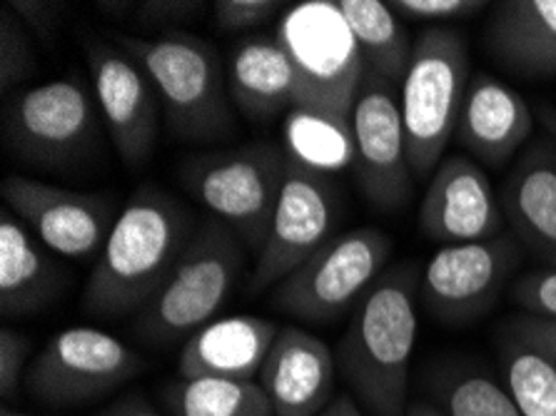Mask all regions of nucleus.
<instances>
[{
    "label": "nucleus",
    "instance_id": "39",
    "mask_svg": "<svg viewBox=\"0 0 556 416\" xmlns=\"http://www.w3.org/2000/svg\"><path fill=\"white\" fill-rule=\"evenodd\" d=\"M534 115H536L539 125L544 127V135L554 142V148H556V108L549 103H539Z\"/></svg>",
    "mask_w": 556,
    "mask_h": 416
},
{
    "label": "nucleus",
    "instance_id": "4",
    "mask_svg": "<svg viewBox=\"0 0 556 416\" xmlns=\"http://www.w3.org/2000/svg\"><path fill=\"white\" fill-rule=\"evenodd\" d=\"M469 80L467 38L457 28L432 25L419 33L400 85L407 157L419 180L434 175L457 133Z\"/></svg>",
    "mask_w": 556,
    "mask_h": 416
},
{
    "label": "nucleus",
    "instance_id": "35",
    "mask_svg": "<svg viewBox=\"0 0 556 416\" xmlns=\"http://www.w3.org/2000/svg\"><path fill=\"white\" fill-rule=\"evenodd\" d=\"M514 332L521 335L527 342L539 346L549 360L556 364V322L554 319H542V317H529V314H521V317H514L509 322Z\"/></svg>",
    "mask_w": 556,
    "mask_h": 416
},
{
    "label": "nucleus",
    "instance_id": "29",
    "mask_svg": "<svg viewBox=\"0 0 556 416\" xmlns=\"http://www.w3.org/2000/svg\"><path fill=\"white\" fill-rule=\"evenodd\" d=\"M36 71L38 61L23 21L11 11V5H3L0 8V88L11 92Z\"/></svg>",
    "mask_w": 556,
    "mask_h": 416
},
{
    "label": "nucleus",
    "instance_id": "33",
    "mask_svg": "<svg viewBox=\"0 0 556 416\" xmlns=\"http://www.w3.org/2000/svg\"><path fill=\"white\" fill-rule=\"evenodd\" d=\"M390 8L404 21H419L432 28V25L469 18L482 8H490V3L484 0H392Z\"/></svg>",
    "mask_w": 556,
    "mask_h": 416
},
{
    "label": "nucleus",
    "instance_id": "32",
    "mask_svg": "<svg viewBox=\"0 0 556 416\" xmlns=\"http://www.w3.org/2000/svg\"><path fill=\"white\" fill-rule=\"evenodd\" d=\"M213 21L225 33H240L260 28L288 11V5L277 3V0H215Z\"/></svg>",
    "mask_w": 556,
    "mask_h": 416
},
{
    "label": "nucleus",
    "instance_id": "25",
    "mask_svg": "<svg viewBox=\"0 0 556 416\" xmlns=\"http://www.w3.org/2000/svg\"><path fill=\"white\" fill-rule=\"evenodd\" d=\"M285 155L312 173L332 177L355 167V138L352 125L315 110L292 108L282 127Z\"/></svg>",
    "mask_w": 556,
    "mask_h": 416
},
{
    "label": "nucleus",
    "instance_id": "10",
    "mask_svg": "<svg viewBox=\"0 0 556 416\" xmlns=\"http://www.w3.org/2000/svg\"><path fill=\"white\" fill-rule=\"evenodd\" d=\"M146 367L148 362L117 337L71 327L48 339L30 362L25 387L48 406H75L115 392Z\"/></svg>",
    "mask_w": 556,
    "mask_h": 416
},
{
    "label": "nucleus",
    "instance_id": "23",
    "mask_svg": "<svg viewBox=\"0 0 556 416\" xmlns=\"http://www.w3.org/2000/svg\"><path fill=\"white\" fill-rule=\"evenodd\" d=\"M65 272L30 227L3 207L0 212V307L5 317L43 310L63 292Z\"/></svg>",
    "mask_w": 556,
    "mask_h": 416
},
{
    "label": "nucleus",
    "instance_id": "18",
    "mask_svg": "<svg viewBox=\"0 0 556 416\" xmlns=\"http://www.w3.org/2000/svg\"><path fill=\"white\" fill-rule=\"evenodd\" d=\"M536 115L525 98L490 73L471 75L462 103L457 140L471 157L500 169L527 146Z\"/></svg>",
    "mask_w": 556,
    "mask_h": 416
},
{
    "label": "nucleus",
    "instance_id": "13",
    "mask_svg": "<svg viewBox=\"0 0 556 416\" xmlns=\"http://www.w3.org/2000/svg\"><path fill=\"white\" fill-rule=\"evenodd\" d=\"M337 194L332 177L288 160L267 240L252 269V292H265L300 269L334 237Z\"/></svg>",
    "mask_w": 556,
    "mask_h": 416
},
{
    "label": "nucleus",
    "instance_id": "22",
    "mask_svg": "<svg viewBox=\"0 0 556 416\" xmlns=\"http://www.w3.org/2000/svg\"><path fill=\"white\" fill-rule=\"evenodd\" d=\"M496 63L521 78H556V0H502L484 28Z\"/></svg>",
    "mask_w": 556,
    "mask_h": 416
},
{
    "label": "nucleus",
    "instance_id": "19",
    "mask_svg": "<svg viewBox=\"0 0 556 416\" xmlns=\"http://www.w3.org/2000/svg\"><path fill=\"white\" fill-rule=\"evenodd\" d=\"M500 200L521 248L556 267V148L546 135L514 160Z\"/></svg>",
    "mask_w": 556,
    "mask_h": 416
},
{
    "label": "nucleus",
    "instance_id": "17",
    "mask_svg": "<svg viewBox=\"0 0 556 416\" xmlns=\"http://www.w3.org/2000/svg\"><path fill=\"white\" fill-rule=\"evenodd\" d=\"M334 352L307 329L285 325L260 369L275 416H317L334 399Z\"/></svg>",
    "mask_w": 556,
    "mask_h": 416
},
{
    "label": "nucleus",
    "instance_id": "27",
    "mask_svg": "<svg viewBox=\"0 0 556 416\" xmlns=\"http://www.w3.org/2000/svg\"><path fill=\"white\" fill-rule=\"evenodd\" d=\"M504 387L521 416H556V364L507 325L500 335Z\"/></svg>",
    "mask_w": 556,
    "mask_h": 416
},
{
    "label": "nucleus",
    "instance_id": "3",
    "mask_svg": "<svg viewBox=\"0 0 556 416\" xmlns=\"http://www.w3.org/2000/svg\"><path fill=\"white\" fill-rule=\"evenodd\" d=\"M117 46L153 80L167 127L178 138L202 142L232 133L227 73L207 40L175 30L153 38L117 36Z\"/></svg>",
    "mask_w": 556,
    "mask_h": 416
},
{
    "label": "nucleus",
    "instance_id": "21",
    "mask_svg": "<svg viewBox=\"0 0 556 416\" xmlns=\"http://www.w3.org/2000/svg\"><path fill=\"white\" fill-rule=\"evenodd\" d=\"M225 73L232 105L248 121L265 123L294 108L298 73L275 36L255 33L235 42Z\"/></svg>",
    "mask_w": 556,
    "mask_h": 416
},
{
    "label": "nucleus",
    "instance_id": "41",
    "mask_svg": "<svg viewBox=\"0 0 556 416\" xmlns=\"http://www.w3.org/2000/svg\"><path fill=\"white\" fill-rule=\"evenodd\" d=\"M0 416H28V414H21V412H13V409H8V406H3V412H0Z\"/></svg>",
    "mask_w": 556,
    "mask_h": 416
},
{
    "label": "nucleus",
    "instance_id": "26",
    "mask_svg": "<svg viewBox=\"0 0 556 416\" xmlns=\"http://www.w3.org/2000/svg\"><path fill=\"white\" fill-rule=\"evenodd\" d=\"M170 416H275L260 381L178 379L163 389Z\"/></svg>",
    "mask_w": 556,
    "mask_h": 416
},
{
    "label": "nucleus",
    "instance_id": "20",
    "mask_svg": "<svg viewBox=\"0 0 556 416\" xmlns=\"http://www.w3.org/2000/svg\"><path fill=\"white\" fill-rule=\"evenodd\" d=\"M280 329L273 319L255 314L213 319L185 342L178 375L180 379L255 381Z\"/></svg>",
    "mask_w": 556,
    "mask_h": 416
},
{
    "label": "nucleus",
    "instance_id": "9",
    "mask_svg": "<svg viewBox=\"0 0 556 416\" xmlns=\"http://www.w3.org/2000/svg\"><path fill=\"white\" fill-rule=\"evenodd\" d=\"M100 123L96 92L80 75L15 92L3 121L13 155L50 169L80 163L98 142Z\"/></svg>",
    "mask_w": 556,
    "mask_h": 416
},
{
    "label": "nucleus",
    "instance_id": "8",
    "mask_svg": "<svg viewBox=\"0 0 556 416\" xmlns=\"http://www.w3.org/2000/svg\"><path fill=\"white\" fill-rule=\"evenodd\" d=\"M390 254L392 240L379 229H348L282 279L269 302L305 325H332L348 312H355L362 297L387 272Z\"/></svg>",
    "mask_w": 556,
    "mask_h": 416
},
{
    "label": "nucleus",
    "instance_id": "34",
    "mask_svg": "<svg viewBox=\"0 0 556 416\" xmlns=\"http://www.w3.org/2000/svg\"><path fill=\"white\" fill-rule=\"evenodd\" d=\"M30 339L11 327L0 329V394L8 399L18 396L23 375H28Z\"/></svg>",
    "mask_w": 556,
    "mask_h": 416
},
{
    "label": "nucleus",
    "instance_id": "12",
    "mask_svg": "<svg viewBox=\"0 0 556 416\" xmlns=\"http://www.w3.org/2000/svg\"><path fill=\"white\" fill-rule=\"evenodd\" d=\"M350 125L355 138V175L365 200L379 212L407 207L415 175L407 157L397 85L365 71Z\"/></svg>",
    "mask_w": 556,
    "mask_h": 416
},
{
    "label": "nucleus",
    "instance_id": "38",
    "mask_svg": "<svg viewBox=\"0 0 556 416\" xmlns=\"http://www.w3.org/2000/svg\"><path fill=\"white\" fill-rule=\"evenodd\" d=\"M317 416H365V412L350 394H337Z\"/></svg>",
    "mask_w": 556,
    "mask_h": 416
},
{
    "label": "nucleus",
    "instance_id": "7",
    "mask_svg": "<svg viewBox=\"0 0 556 416\" xmlns=\"http://www.w3.org/2000/svg\"><path fill=\"white\" fill-rule=\"evenodd\" d=\"M288 155L273 142H252L235 150L192 157L180 169V182L242 244L260 252L280 200Z\"/></svg>",
    "mask_w": 556,
    "mask_h": 416
},
{
    "label": "nucleus",
    "instance_id": "14",
    "mask_svg": "<svg viewBox=\"0 0 556 416\" xmlns=\"http://www.w3.org/2000/svg\"><path fill=\"white\" fill-rule=\"evenodd\" d=\"M86 58L90 88L117 155L130 169H140L153 155L160 135L163 103L155 85L117 42L90 40Z\"/></svg>",
    "mask_w": 556,
    "mask_h": 416
},
{
    "label": "nucleus",
    "instance_id": "16",
    "mask_svg": "<svg viewBox=\"0 0 556 416\" xmlns=\"http://www.w3.org/2000/svg\"><path fill=\"white\" fill-rule=\"evenodd\" d=\"M419 227L444 248L484 242L507 232L500 194L477 160L467 155L442 160L419 205Z\"/></svg>",
    "mask_w": 556,
    "mask_h": 416
},
{
    "label": "nucleus",
    "instance_id": "28",
    "mask_svg": "<svg viewBox=\"0 0 556 416\" xmlns=\"http://www.w3.org/2000/svg\"><path fill=\"white\" fill-rule=\"evenodd\" d=\"M446 416H521L507 387L477 369H446L437 379Z\"/></svg>",
    "mask_w": 556,
    "mask_h": 416
},
{
    "label": "nucleus",
    "instance_id": "24",
    "mask_svg": "<svg viewBox=\"0 0 556 416\" xmlns=\"http://www.w3.org/2000/svg\"><path fill=\"white\" fill-rule=\"evenodd\" d=\"M362 53L365 71L392 85H402L415 42L390 3L382 0H337Z\"/></svg>",
    "mask_w": 556,
    "mask_h": 416
},
{
    "label": "nucleus",
    "instance_id": "5",
    "mask_svg": "<svg viewBox=\"0 0 556 416\" xmlns=\"http://www.w3.org/2000/svg\"><path fill=\"white\" fill-rule=\"evenodd\" d=\"M245 252L238 235L220 219L202 223L192 232L170 277L140 310V337L153 344H170L200 332L238 287Z\"/></svg>",
    "mask_w": 556,
    "mask_h": 416
},
{
    "label": "nucleus",
    "instance_id": "2",
    "mask_svg": "<svg viewBox=\"0 0 556 416\" xmlns=\"http://www.w3.org/2000/svg\"><path fill=\"white\" fill-rule=\"evenodd\" d=\"M195 232L192 215L173 194L142 185L135 190L98 254L83 310L96 317H125L153 300Z\"/></svg>",
    "mask_w": 556,
    "mask_h": 416
},
{
    "label": "nucleus",
    "instance_id": "36",
    "mask_svg": "<svg viewBox=\"0 0 556 416\" xmlns=\"http://www.w3.org/2000/svg\"><path fill=\"white\" fill-rule=\"evenodd\" d=\"M11 11L18 15L23 25H30L38 38H48L50 33L58 28V18H61L63 5L58 3H28V0H15L11 3Z\"/></svg>",
    "mask_w": 556,
    "mask_h": 416
},
{
    "label": "nucleus",
    "instance_id": "6",
    "mask_svg": "<svg viewBox=\"0 0 556 416\" xmlns=\"http://www.w3.org/2000/svg\"><path fill=\"white\" fill-rule=\"evenodd\" d=\"M298 73L294 108L350 121L365 63L337 0H302L288 5L275 28Z\"/></svg>",
    "mask_w": 556,
    "mask_h": 416
},
{
    "label": "nucleus",
    "instance_id": "30",
    "mask_svg": "<svg viewBox=\"0 0 556 416\" xmlns=\"http://www.w3.org/2000/svg\"><path fill=\"white\" fill-rule=\"evenodd\" d=\"M509 297L529 317L556 322V267L532 269L509 285Z\"/></svg>",
    "mask_w": 556,
    "mask_h": 416
},
{
    "label": "nucleus",
    "instance_id": "37",
    "mask_svg": "<svg viewBox=\"0 0 556 416\" xmlns=\"http://www.w3.org/2000/svg\"><path fill=\"white\" fill-rule=\"evenodd\" d=\"M98 416H163L153 404L146 402V399L138 394H130L108 406V409L100 412Z\"/></svg>",
    "mask_w": 556,
    "mask_h": 416
},
{
    "label": "nucleus",
    "instance_id": "31",
    "mask_svg": "<svg viewBox=\"0 0 556 416\" xmlns=\"http://www.w3.org/2000/svg\"><path fill=\"white\" fill-rule=\"evenodd\" d=\"M207 3L200 0H146V3L132 5V18L140 28L155 30V36L175 33L188 25L205 11Z\"/></svg>",
    "mask_w": 556,
    "mask_h": 416
},
{
    "label": "nucleus",
    "instance_id": "1",
    "mask_svg": "<svg viewBox=\"0 0 556 416\" xmlns=\"http://www.w3.org/2000/svg\"><path fill=\"white\" fill-rule=\"evenodd\" d=\"M419 279L422 272L412 262L387 269L362 297L337 342V371L369 416H404L409 406V362L419 335Z\"/></svg>",
    "mask_w": 556,
    "mask_h": 416
},
{
    "label": "nucleus",
    "instance_id": "15",
    "mask_svg": "<svg viewBox=\"0 0 556 416\" xmlns=\"http://www.w3.org/2000/svg\"><path fill=\"white\" fill-rule=\"evenodd\" d=\"M0 194L5 207L23 219L50 252L67 260H88L103 252L117 219L103 194L65 190L15 173L5 177Z\"/></svg>",
    "mask_w": 556,
    "mask_h": 416
},
{
    "label": "nucleus",
    "instance_id": "11",
    "mask_svg": "<svg viewBox=\"0 0 556 416\" xmlns=\"http://www.w3.org/2000/svg\"><path fill=\"white\" fill-rule=\"evenodd\" d=\"M519 262L521 248L511 232L484 242L446 244L422 269L419 297L442 325H471L494 307Z\"/></svg>",
    "mask_w": 556,
    "mask_h": 416
},
{
    "label": "nucleus",
    "instance_id": "40",
    "mask_svg": "<svg viewBox=\"0 0 556 416\" xmlns=\"http://www.w3.org/2000/svg\"><path fill=\"white\" fill-rule=\"evenodd\" d=\"M404 416H446L442 412L440 404H429V402H412L407 406V412H404Z\"/></svg>",
    "mask_w": 556,
    "mask_h": 416
}]
</instances>
